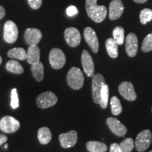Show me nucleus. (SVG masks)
I'll return each mask as SVG.
<instances>
[{
  "label": "nucleus",
  "mask_w": 152,
  "mask_h": 152,
  "mask_svg": "<svg viewBox=\"0 0 152 152\" xmlns=\"http://www.w3.org/2000/svg\"><path fill=\"white\" fill-rule=\"evenodd\" d=\"M113 39L116 42L118 45H122L124 42L125 31L121 26L115 27L113 30Z\"/></svg>",
  "instance_id": "nucleus-25"
},
{
  "label": "nucleus",
  "mask_w": 152,
  "mask_h": 152,
  "mask_svg": "<svg viewBox=\"0 0 152 152\" xmlns=\"http://www.w3.org/2000/svg\"><path fill=\"white\" fill-rule=\"evenodd\" d=\"M27 1L30 7L35 10L39 9L42 4V0H27Z\"/></svg>",
  "instance_id": "nucleus-32"
},
{
  "label": "nucleus",
  "mask_w": 152,
  "mask_h": 152,
  "mask_svg": "<svg viewBox=\"0 0 152 152\" xmlns=\"http://www.w3.org/2000/svg\"><path fill=\"white\" fill-rule=\"evenodd\" d=\"M125 50L130 57L136 56L138 50V39L135 34L129 33L125 39Z\"/></svg>",
  "instance_id": "nucleus-15"
},
{
  "label": "nucleus",
  "mask_w": 152,
  "mask_h": 152,
  "mask_svg": "<svg viewBox=\"0 0 152 152\" xmlns=\"http://www.w3.org/2000/svg\"><path fill=\"white\" fill-rule=\"evenodd\" d=\"M110 152H122V150L118 144L113 143L110 147Z\"/></svg>",
  "instance_id": "nucleus-34"
},
{
  "label": "nucleus",
  "mask_w": 152,
  "mask_h": 152,
  "mask_svg": "<svg viewBox=\"0 0 152 152\" xmlns=\"http://www.w3.org/2000/svg\"><path fill=\"white\" fill-rule=\"evenodd\" d=\"M31 72L33 77L38 82H41L44 78V66L42 63L38 61L32 64Z\"/></svg>",
  "instance_id": "nucleus-22"
},
{
  "label": "nucleus",
  "mask_w": 152,
  "mask_h": 152,
  "mask_svg": "<svg viewBox=\"0 0 152 152\" xmlns=\"http://www.w3.org/2000/svg\"><path fill=\"white\" fill-rule=\"evenodd\" d=\"M1 62H2V58H1V56H0V65H1Z\"/></svg>",
  "instance_id": "nucleus-38"
},
{
  "label": "nucleus",
  "mask_w": 152,
  "mask_h": 152,
  "mask_svg": "<svg viewBox=\"0 0 152 152\" xmlns=\"http://www.w3.org/2000/svg\"><path fill=\"white\" fill-rule=\"evenodd\" d=\"M40 58V49L37 45H30L27 52L28 63L30 64H33L39 61Z\"/></svg>",
  "instance_id": "nucleus-18"
},
{
  "label": "nucleus",
  "mask_w": 152,
  "mask_h": 152,
  "mask_svg": "<svg viewBox=\"0 0 152 152\" xmlns=\"http://www.w3.org/2000/svg\"><path fill=\"white\" fill-rule=\"evenodd\" d=\"M7 55L10 58H16L20 61L26 60L27 58V52L21 47H16V48L10 49L7 52Z\"/></svg>",
  "instance_id": "nucleus-23"
},
{
  "label": "nucleus",
  "mask_w": 152,
  "mask_h": 152,
  "mask_svg": "<svg viewBox=\"0 0 152 152\" xmlns=\"http://www.w3.org/2000/svg\"><path fill=\"white\" fill-rule=\"evenodd\" d=\"M6 69L10 73L14 74H21L23 73L24 69L20 63L15 60H10L6 65Z\"/></svg>",
  "instance_id": "nucleus-24"
},
{
  "label": "nucleus",
  "mask_w": 152,
  "mask_h": 152,
  "mask_svg": "<svg viewBox=\"0 0 152 152\" xmlns=\"http://www.w3.org/2000/svg\"><path fill=\"white\" fill-rule=\"evenodd\" d=\"M108 127L114 134L118 137H123L126 134L127 128L118 120L115 118L109 117L106 120Z\"/></svg>",
  "instance_id": "nucleus-11"
},
{
  "label": "nucleus",
  "mask_w": 152,
  "mask_h": 152,
  "mask_svg": "<svg viewBox=\"0 0 152 152\" xmlns=\"http://www.w3.org/2000/svg\"><path fill=\"white\" fill-rule=\"evenodd\" d=\"M64 38L66 43L71 47H77L81 42V35L75 28H68L64 31Z\"/></svg>",
  "instance_id": "nucleus-9"
},
{
  "label": "nucleus",
  "mask_w": 152,
  "mask_h": 152,
  "mask_svg": "<svg viewBox=\"0 0 152 152\" xmlns=\"http://www.w3.org/2000/svg\"><path fill=\"white\" fill-rule=\"evenodd\" d=\"M61 146L64 149L73 147L77 142V133L75 130H71L66 133H62L59 137Z\"/></svg>",
  "instance_id": "nucleus-10"
},
{
  "label": "nucleus",
  "mask_w": 152,
  "mask_h": 152,
  "mask_svg": "<svg viewBox=\"0 0 152 152\" xmlns=\"http://www.w3.org/2000/svg\"><path fill=\"white\" fill-rule=\"evenodd\" d=\"M142 50L144 52H149L152 51V33L149 34L144 39L142 45Z\"/></svg>",
  "instance_id": "nucleus-30"
},
{
  "label": "nucleus",
  "mask_w": 152,
  "mask_h": 152,
  "mask_svg": "<svg viewBox=\"0 0 152 152\" xmlns=\"http://www.w3.org/2000/svg\"><path fill=\"white\" fill-rule=\"evenodd\" d=\"M36 102L39 108L47 109L54 106L58 102V99L52 92H46L38 95Z\"/></svg>",
  "instance_id": "nucleus-6"
},
{
  "label": "nucleus",
  "mask_w": 152,
  "mask_h": 152,
  "mask_svg": "<svg viewBox=\"0 0 152 152\" xmlns=\"http://www.w3.org/2000/svg\"><path fill=\"white\" fill-rule=\"evenodd\" d=\"M96 1L97 0H86L85 9L90 19L95 23H101L106 18L107 9L103 5H97Z\"/></svg>",
  "instance_id": "nucleus-1"
},
{
  "label": "nucleus",
  "mask_w": 152,
  "mask_h": 152,
  "mask_svg": "<svg viewBox=\"0 0 152 152\" xmlns=\"http://www.w3.org/2000/svg\"><path fill=\"white\" fill-rule=\"evenodd\" d=\"M7 140H8V138H7V137L6 136L5 134H0V147H1L3 144H4L5 142H7Z\"/></svg>",
  "instance_id": "nucleus-35"
},
{
  "label": "nucleus",
  "mask_w": 152,
  "mask_h": 152,
  "mask_svg": "<svg viewBox=\"0 0 152 152\" xmlns=\"http://www.w3.org/2000/svg\"><path fill=\"white\" fill-rule=\"evenodd\" d=\"M124 11V6L121 0H113L109 5V17L112 20L118 19Z\"/></svg>",
  "instance_id": "nucleus-17"
},
{
  "label": "nucleus",
  "mask_w": 152,
  "mask_h": 152,
  "mask_svg": "<svg viewBox=\"0 0 152 152\" xmlns=\"http://www.w3.org/2000/svg\"><path fill=\"white\" fill-rule=\"evenodd\" d=\"M104 84H106V83L103 75L98 73L93 76L92 82V92L93 101H94V103L97 104H100V94Z\"/></svg>",
  "instance_id": "nucleus-7"
},
{
  "label": "nucleus",
  "mask_w": 152,
  "mask_h": 152,
  "mask_svg": "<svg viewBox=\"0 0 152 152\" xmlns=\"http://www.w3.org/2000/svg\"><path fill=\"white\" fill-rule=\"evenodd\" d=\"M11 106L12 109H17L19 106V99L18 92L16 88H14L11 90Z\"/></svg>",
  "instance_id": "nucleus-31"
},
{
  "label": "nucleus",
  "mask_w": 152,
  "mask_h": 152,
  "mask_svg": "<svg viewBox=\"0 0 152 152\" xmlns=\"http://www.w3.org/2000/svg\"><path fill=\"white\" fill-rule=\"evenodd\" d=\"M6 15V11L5 9L2 6L0 5V19H2L4 18V17Z\"/></svg>",
  "instance_id": "nucleus-36"
},
{
  "label": "nucleus",
  "mask_w": 152,
  "mask_h": 152,
  "mask_svg": "<svg viewBox=\"0 0 152 152\" xmlns=\"http://www.w3.org/2000/svg\"><path fill=\"white\" fill-rule=\"evenodd\" d=\"M50 65L54 69L58 70L64 67L66 64V56L60 49L54 48L51 50L49 56Z\"/></svg>",
  "instance_id": "nucleus-3"
},
{
  "label": "nucleus",
  "mask_w": 152,
  "mask_h": 152,
  "mask_svg": "<svg viewBox=\"0 0 152 152\" xmlns=\"http://www.w3.org/2000/svg\"><path fill=\"white\" fill-rule=\"evenodd\" d=\"M84 37L86 42L88 44L91 49L94 53H97L99 51V40L97 35L92 28L87 27L84 30Z\"/></svg>",
  "instance_id": "nucleus-13"
},
{
  "label": "nucleus",
  "mask_w": 152,
  "mask_h": 152,
  "mask_svg": "<svg viewBox=\"0 0 152 152\" xmlns=\"http://www.w3.org/2000/svg\"><path fill=\"white\" fill-rule=\"evenodd\" d=\"M122 152H132L134 147V140L132 138L128 137L123 140L119 144Z\"/></svg>",
  "instance_id": "nucleus-28"
},
{
  "label": "nucleus",
  "mask_w": 152,
  "mask_h": 152,
  "mask_svg": "<svg viewBox=\"0 0 152 152\" xmlns=\"http://www.w3.org/2000/svg\"><path fill=\"white\" fill-rule=\"evenodd\" d=\"M151 111H152V109H151Z\"/></svg>",
  "instance_id": "nucleus-41"
},
{
  "label": "nucleus",
  "mask_w": 152,
  "mask_h": 152,
  "mask_svg": "<svg viewBox=\"0 0 152 152\" xmlns=\"http://www.w3.org/2000/svg\"><path fill=\"white\" fill-rule=\"evenodd\" d=\"M81 61L85 73L88 77L94 75V64L93 59L87 50H83L81 56Z\"/></svg>",
  "instance_id": "nucleus-14"
},
{
  "label": "nucleus",
  "mask_w": 152,
  "mask_h": 152,
  "mask_svg": "<svg viewBox=\"0 0 152 152\" xmlns=\"http://www.w3.org/2000/svg\"><path fill=\"white\" fill-rule=\"evenodd\" d=\"M110 104H111V112L113 115H118L121 113V112L123 111L122 105H121V102H120L119 99L118 98L117 96H112V98L111 99Z\"/></svg>",
  "instance_id": "nucleus-27"
},
{
  "label": "nucleus",
  "mask_w": 152,
  "mask_h": 152,
  "mask_svg": "<svg viewBox=\"0 0 152 152\" xmlns=\"http://www.w3.org/2000/svg\"><path fill=\"white\" fill-rule=\"evenodd\" d=\"M7 148H8V144H6V145L4 146V149H7Z\"/></svg>",
  "instance_id": "nucleus-39"
},
{
  "label": "nucleus",
  "mask_w": 152,
  "mask_h": 152,
  "mask_svg": "<svg viewBox=\"0 0 152 152\" xmlns=\"http://www.w3.org/2000/svg\"><path fill=\"white\" fill-rule=\"evenodd\" d=\"M42 38V34L37 28H28L24 34V39L26 44L29 45H38Z\"/></svg>",
  "instance_id": "nucleus-16"
},
{
  "label": "nucleus",
  "mask_w": 152,
  "mask_h": 152,
  "mask_svg": "<svg viewBox=\"0 0 152 152\" xmlns=\"http://www.w3.org/2000/svg\"><path fill=\"white\" fill-rule=\"evenodd\" d=\"M140 22L142 24L145 25L147 23L152 20V10L150 9H144L141 11L140 15Z\"/></svg>",
  "instance_id": "nucleus-29"
},
{
  "label": "nucleus",
  "mask_w": 152,
  "mask_h": 152,
  "mask_svg": "<svg viewBox=\"0 0 152 152\" xmlns=\"http://www.w3.org/2000/svg\"><path fill=\"white\" fill-rule=\"evenodd\" d=\"M77 13H78V11H77V9L76 8L75 6H70L66 9V14L70 17L75 16L76 14H77Z\"/></svg>",
  "instance_id": "nucleus-33"
},
{
  "label": "nucleus",
  "mask_w": 152,
  "mask_h": 152,
  "mask_svg": "<svg viewBox=\"0 0 152 152\" xmlns=\"http://www.w3.org/2000/svg\"><path fill=\"white\" fill-rule=\"evenodd\" d=\"M118 91L121 96L126 100L134 101L137 99V94L134 86L130 82H123L118 87Z\"/></svg>",
  "instance_id": "nucleus-12"
},
{
  "label": "nucleus",
  "mask_w": 152,
  "mask_h": 152,
  "mask_svg": "<svg viewBox=\"0 0 152 152\" xmlns=\"http://www.w3.org/2000/svg\"><path fill=\"white\" fill-rule=\"evenodd\" d=\"M133 1L138 4H143L145 3L146 1H147V0H133Z\"/></svg>",
  "instance_id": "nucleus-37"
},
{
  "label": "nucleus",
  "mask_w": 152,
  "mask_h": 152,
  "mask_svg": "<svg viewBox=\"0 0 152 152\" xmlns=\"http://www.w3.org/2000/svg\"><path fill=\"white\" fill-rule=\"evenodd\" d=\"M66 80L70 87L75 90L81 89L84 85V76L78 68H71L67 74Z\"/></svg>",
  "instance_id": "nucleus-2"
},
{
  "label": "nucleus",
  "mask_w": 152,
  "mask_h": 152,
  "mask_svg": "<svg viewBox=\"0 0 152 152\" xmlns=\"http://www.w3.org/2000/svg\"><path fill=\"white\" fill-rule=\"evenodd\" d=\"M20 128V122L15 118L7 115L0 120V130L5 133H14Z\"/></svg>",
  "instance_id": "nucleus-8"
},
{
  "label": "nucleus",
  "mask_w": 152,
  "mask_h": 152,
  "mask_svg": "<svg viewBox=\"0 0 152 152\" xmlns=\"http://www.w3.org/2000/svg\"><path fill=\"white\" fill-rule=\"evenodd\" d=\"M152 141L151 131L145 130L140 132L135 140V148L139 152L146 151L149 147Z\"/></svg>",
  "instance_id": "nucleus-4"
},
{
  "label": "nucleus",
  "mask_w": 152,
  "mask_h": 152,
  "mask_svg": "<svg viewBox=\"0 0 152 152\" xmlns=\"http://www.w3.org/2000/svg\"><path fill=\"white\" fill-rule=\"evenodd\" d=\"M52 132L47 127H43L38 130V140L42 144H47L52 140Z\"/></svg>",
  "instance_id": "nucleus-19"
},
{
  "label": "nucleus",
  "mask_w": 152,
  "mask_h": 152,
  "mask_svg": "<svg viewBox=\"0 0 152 152\" xmlns=\"http://www.w3.org/2000/svg\"><path fill=\"white\" fill-rule=\"evenodd\" d=\"M18 30L16 24L12 20H7L4 26V39L6 42L13 44L17 40Z\"/></svg>",
  "instance_id": "nucleus-5"
},
{
  "label": "nucleus",
  "mask_w": 152,
  "mask_h": 152,
  "mask_svg": "<svg viewBox=\"0 0 152 152\" xmlns=\"http://www.w3.org/2000/svg\"><path fill=\"white\" fill-rule=\"evenodd\" d=\"M149 152H152V150H151V151H149Z\"/></svg>",
  "instance_id": "nucleus-40"
},
{
  "label": "nucleus",
  "mask_w": 152,
  "mask_h": 152,
  "mask_svg": "<svg viewBox=\"0 0 152 152\" xmlns=\"http://www.w3.org/2000/svg\"><path fill=\"white\" fill-rule=\"evenodd\" d=\"M86 148L89 152H106L107 146L103 142L90 141L86 144Z\"/></svg>",
  "instance_id": "nucleus-21"
},
{
  "label": "nucleus",
  "mask_w": 152,
  "mask_h": 152,
  "mask_svg": "<svg viewBox=\"0 0 152 152\" xmlns=\"http://www.w3.org/2000/svg\"><path fill=\"white\" fill-rule=\"evenodd\" d=\"M109 88L107 84H104L102 89V92L100 94V106L102 109H106L107 107L108 102H109Z\"/></svg>",
  "instance_id": "nucleus-26"
},
{
  "label": "nucleus",
  "mask_w": 152,
  "mask_h": 152,
  "mask_svg": "<svg viewBox=\"0 0 152 152\" xmlns=\"http://www.w3.org/2000/svg\"><path fill=\"white\" fill-rule=\"evenodd\" d=\"M118 45L116 42H115L113 38H109L106 41V49L107 51L108 54L110 57L113 58H117L118 56Z\"/></svg>",
  "instance_id": "nucleus-20"
}]
</instances>
